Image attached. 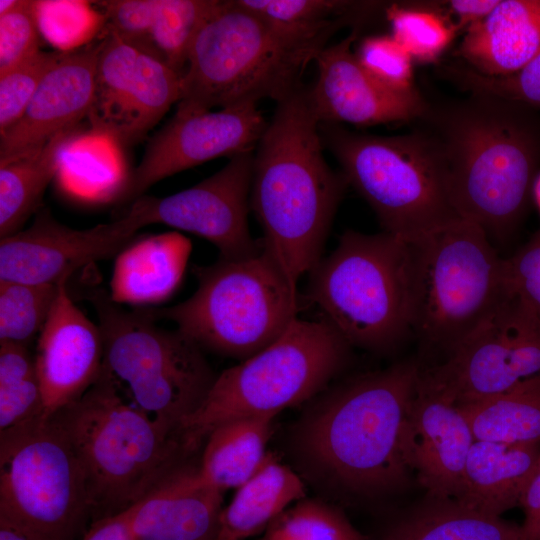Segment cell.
I'll use <instances>...</instances> for the list:
<instances>
[{
  "mask_svg": "<svg viewBox=\"0 0 540 540\" xmlns=\"http://www.w3.org/2000/svg\"><path fill=\"white\" fill-rule=\"evenodd\" d=\"M21 0H0V15L14 10Z\"/></svg>",
  "mask_w": 540,
  "mask_h": 540,
  "instance_id": "cell-49",
  "label": "cell"
},
{
  "mask_svg": "<svg viewBox=\"0 0 540 540\" xmlns=\"http://www.w3.org/2000/svg\"><path fill=\"white\" fill-rule=\"evenodd\" d=\"M40 415L42 392L28 346L0 342V431Z\"/></svg>",
  "mask_w": 540,
  "mask_h": 540,
  "instance_id": "cell-33",
  "label": "cell"
},
{
  "mask_svg": "<svg viewBox=\"0 0 540 540\" xmlns=\"http://www.w3.org/2000/svg\"><path fill=\"white\" fill-rule=\"evenodd\" d=\"M141 50L110 31L99 43L95 93L88 114L95 131L115 139Z\"/></svg>",
  "mask_w": 540,
  "mask_h": 540,
  "instance_id": "cell-31",
  "label": "cell"
},
{
  "mask_svg": "<svg viewBox=\"0 0 540 540\" xmlns=\"http://www.w3.org/2000/svg\"><path fill=\"white\" fill-rule=\"evenodd\" d=\"M59 284L0 281V342L28 346L43 329Z\"/></svg>",
  "mask_w": 540,
  "mask_h": 540,
  "instance_id": "cell-35",
  "label": "cell"
},
{
  "mask_svg": "<svg viewBox=\"0 0 540 540\" xmlns=\"http://www.w3.org/2000/svg\"><path fill=\"white\" fill-rule=\"evenodd\" d=\"M76 127L61 131L36 150L0 161V237L20 230L39 211L44 192L59 167L60 153Z\"/></svg>",
  "mask_w": 540,
  "mask_h": 540,
  "instance_id": "cell-27",
  "label": "cell"
},
{
  "mask_svg": "<svg viewBox=\"0 0 540 540\" xmlns=\"http://www.w3.org/2000/svg\"><path fill=\"white\" fill-rule=\"evenodd\" d=\"M39 32L35 1L21 0L0 15V74L40 51Z\"/></svg>",
  "mask_w": 540,
  "mask_h": 540,
  "instance_id": "cell-42",
  "label": "cell"
},
{
  "mask_svg": "<svg viewBox=\"0 0 540 540\" xmlns=\"http://www.w3.org/2000/svg\"><path fill=\"white\" fill-rule=\"evenodd\" d=\"M98 54L99 44L63 53L40 82L21 118L0 134V161L38 149L88 116Z\"/></svg>",
  "mask_w": 540,
  "mask_h": 540,
  "instance_id": "cell-20",
  "label": "cell"
},
{
  "mask_svg": "<svg viewBox=\"0 0 540 540\" xmlns=\"http://www.w3.org/2000/svg\"><path fill=\"white\" fill-rule=\"evenodd\" d=\"M89 517L83 469L53 418L0 431V525L28 540H76Z\"/></svg>",
  "mask_w": 540,
  "mask_h": 540,
  "instance_id": "cell-12",
  "label": "cell"
},
{
  "mask_svg": "<svg viewBox=\"0 0 540 540\" xmlns=\"http://www.w3.org/2000/svg\"><path fill=\"white\" fill-rule=\"evenodd\" d=\"M532 198L534 199V202L540 214V172H538L533 184Z\"/></svg>",
  "mask_w": 540,
  "mask_h": 540,
  "instance_id": "cell-50",
  "label": "cell"
},
{
  "mask_svg": "<svg viewBox=\"0 0 540 540\" xmlns=\"http://www.w3.org/2000/svg\"><path fill=\"white\" fill-rule=\"evenodd\" d=\"M540 458V443L509 444L475 440L456 500L477 512L501 517L520 505Z\"/></svg>",
  "mask_w": 540,
  "mask_h": 540,
  "instance_id": "cell-24",
  "label": "cell"
},
{
  "mask_svg": "<svg viewBox=\"0 0 540 540\" xmlns=\"http://www.w3.org/2000/svg\"><path fill=\"white\" fill-rule=\"evenodd\" d=\"M35 367L43 417L81 397L99 378L104 364L103 337L74 304L68 281H62L52 311L37 338Z\"/></svg>",
  "mask_w": 540,
  "mask_h": 540,
  "instance_id": "cell-19",
  "label": "cell"
},
{
  "mask_svg": "<svg viewBox=\"0 0 540 540\" xmlns=\"http://www.w3.org/2000/svg\"><path fill=\"white\" fill-rule=\"evenodd\" d=\"M519 506L524 512V521L520 525L521 540H540V458L523 491Z\"/></svg>",
  "mask_w": 540,
  "mask_h": 540,
  "instance_id": "cell-45",
  "label": "cell"
},
{
  "mask_svg": "<svg viewBox=\"0 0 540 540\" xmlns=\"http://www.w3.org/2000/svg\"><path fill=\"white\" fill-rule=\"evenodd\" d=\"M258 540H365L337 507L304 498L277 516Z\"/></svg>",
  "mask_w": 540,
  "mask_h": 540,
  "instance_id": "cell-36",
  "label": "cell"
},
{
  "mask_svg": "<svg viewBox=\"0 0 540 540\" xmlns=\"http://www.w3.org/2000/svg\"><path fill=\"white\" fill-rule=\"evenodd\" d=\"M305 484L272 452L239 488L219 517L216 540H245L262 533L283 511L306 496Z\"/></svg>",
  "mask_w": 540,
  "mask_h": 540,
  "instance_id": "cell-25",
  "label": "cell"
},
{
  "mask_svg": "<svg viewBox=\"0 0 540 540\" xmlns=\"http://www.w3.org/2000/svg\"><path fill=\"white\" fill-rule=\"evenodd\" d=\"M254 153L229 158L228 163L198 184L163 197H147L151 224L161 223L211 242L219 258L238 259L257 252L248 226Z\"/></svg>",
  "mask_w": 540,
  "mask_h": 540,
  "instance_id": "cell-16",
  "label": "cell"
},
{
  "mask_svg": "<svg viewBox=\"0 0 540 540\" xmlns=\"http://www.w3.org/2000/svg\"><path fill=\"white\" fill-rule=\"evenodd\" d=\"M410 243L411 331L448 354L503 297L504 259L482 228L462 218Z\"/></svg>",
  "mask_w": 540,
  "mask_h": 540,
  "instance_id": "cell-11",
  "label": "cell"
},
{
  "mask_svg": "<svg viewBox=\"0 0 540 540\" xmlns=\"http://www.w3.org/2000/svg\"><path fill=\"white\" fill-rule=\"evenodd\" d=\"M540 53V0H499L465 30L456 50L465 66L489 77L516 73Z\"/></svg>",
  "mask_w": 540,
  "mask_h": 540,
  "instance_id": "cell-22",
  "label": "cell"
},
{
  "mask_svg": "<svg viewBox=\"0 0 540 540\" xmlns=\"http://www.w3.org/2000/svg\"><path fill=\"white\" fill-rule=\"evenodd\" d=\"M181 82L182 76L163 59L141 50L115 139L132 144L144 137L171 105L178 103Z\"/></svg>",
  "mask_w": 540,
  "mask_h": 540,
  "instance_id": "cell-30",
  "label": "cell"
},
{
  "mask_svg": "<svg viewBox=\"0 0 540 540\" xmlns=\"http://www.w3.org/2000/svg\"><path fill=\"white\" fill-rule=\"evenodd\" d=\"M420 371L403 361L316 396L294 432L306 472L325 488L355 494L399 486L410 472L401 439Z\"/></svg>",
  "mask_w": 540,
  "mask_h": 540,
  "instance_id": "cell-2",
  "label": "cell"
},
{
  "mask_svg": "<svg viewBox=\"0 0 540 540\" xmlns=\"http://www.w3.org/2000/svg\"><path fill=\"white\" fill-rule=\"evenodd\" d=\"M499 3V0H451L439 2L455 16L457 30H465L486 17Z\"/></svg>",
  "mask_w": 540,
  "mask_h": 540,
  "instance_id": "cell-47",
  "label": "cell"
},
{
  "mask_svg": "<svg viewBox=\"0 0 540 540\" xmlns=\"http://www.w3.org/2000/svg\"><path fill=\"white\" fill-rule=\"evenodd\" d=\"M82 540H137L132 528V506L94 521Z\"/></svg>",
  "mask_w": 540,
  "mask_h": 540,
  "instance_id": "cell-46",
  "label": "cell"
},
{
  "mask_svg": "<svg viewBox=\"0 0 540 540\" xmlns=\"http://www.w3.org/2000/svg\"><path fill=\"white\" fill-rule=\"evenodd\" d=\"M386 16L392 28V37L413 60L421 63L437 60L458 31L454 23L427 9L393 4L387 8Z\"/></svg>",
  "mask_w": 540,
  "mask_h": 540,
  "instance_id": "cell-37",
  "label": "cell"
},
{
  "mask_svg": "<svg viewBox=\"0 0 540 540\" xmlns=\"http://www.w3.org/2000/svg\"><path fill=\"white\" fill-rule=\"evenodd\" d=\"M504 284L509 294L540 318V230L504 259Z\"/></svg>",
  "mask_w": 540,
  "mask_h": 540,
  "instance_id": "cell-44",
  "label": "cell"
},
{
  "mask_svg": "<svg viewBox=\"0 0 540 540\" xmlns=\"http://www.w3.org/2000/svg\"><path fill=\"white\" fill-rule=\"evenodd\" d=\"M222 491L184 465L132 506L137 540H216Z\"/></svg>",
  "mask_w": 540,
  "mask_h": 540,
  "instance_id": "cell-21",
  "label": "cell"
},
{
  "mask_svg": "<svg viewBox=\"0 0 540 540\" xmlns=\"http://www.w3.org/2000/svg\"><path fill=\"white\" fill-rule=\"evenodd\" d=\"M86 293L103 337L104 368L127 384L138 408L180 434L217 377L204 351L179 330L158 326L142 308L124 309L102 288Z\"/></svg>",
  "mask_w": 540,
  "mask_h": 540,
  "instance_id": "cell-10",
  "label": "cell"
},
{
  "mask_svg": "<svg viewBox=\"0 0 540 540\" xmlns=\"http://www.w3.org/2000/svg\"><path fill=\"white\" fill-rule=\"evenodd\" d=\"M351 346L324 319L299 317L270 345L217 375L199 409L180 427L188 454L219 425L278 415L314 399L343 370Z\"/></svg>",
  "mask_w": 540,
  "mask_h": 540,
  "instance_id": "cell-7",
  "label": "cell"
},
{
  "mask_svg": "<svg viewBox=\"0 0 540 540\" xmlns=\"http://www.w3.org/2000/svg\"><path fill=\"white\" fill-rule=\"evenodd\" d=\"M196 291L165 308H142L168 320L203 351L243 361L274 342L296 320L297 284L261 248L238 259L194 265Z\"/></svg>",
  "mask_w": 540,
  "mask_h": 540,
  "instance_id": "cell-6",
  "label": "cell"
},
{
  "mask_svg": "<svg viewBox=\"0 0 540 540\" xmlns=\"http://www.w3.org/2000/svg\"><path fill=\"white\" fill-rule=\"evenodd\" d=\"M530 107L471 93L419 120L442 152L453 207L498 239L521 221L540 165V125Z\"/></svg>",
  "mask_w": 540,
  "mask_h": 540,
  "instance_id": "cell-1",
  "label": "cell"
},
{
  "mask_svg": "<svg viewBox=\"0 0 540 540\" xmlns=\"http://www.w3.org/2000/svg\"><path fill=\"white\" fill-rule=\"evenodd\" d=\"M85 1H35L39 31L61 49H71L93 33L98 21Z\"/></svg>",
  "mask_w": 540,
  "mask_h": 540,
  "instance_id": "cell-41",
  "label": "cell"
},
{
  "mask_svg": "<svg viewBox=\"0 0 540 540\" xmlns=\"http://www.w3.org/2000/svg\"><path fill=\"white\" fill-rule=\"evenodd\" d=\"M257 103L175 115L150 139L124 197L137 200L160 180L206 161L253 152L267 127Z\"/></svg>",
  "mask_w": 540,
  "mask_h": 540,
  "instance_id": "cell-15",
  "label": "cell"
},
{
  "mask_svg": "<svg viewBox=\"0 0 540 540\" xmlns=\"http://www.w3.org/2000/svg\"><path fill=\"white\" fill-rule=\"evenodd\" d=\"M64 52H43L0 74V134L23 115L40 82Z\"/></svg>",
  "mask_w": 540,
  "mask_h": 540,
  "instance_id": "cell-39",
  "label": "cell"
},
{
  "mask_svg": "<svg viewBox=\"0 0 540 540\" xmlns=\"http://www.w3.org/2000/svg\"><path fill=\"white\" fill-rule=\"evenodd\" d=\"M347 185L324 158L319 121L299 88L277 103L256 147L249 199L265 249L294 283L321 260Z\"/></svg>",
  "mask_w": 540,
  "mask_h": 540,
  "instance_id": "cell-3",
  "label": "cell"
},
{
  "mask_svg": "<svg viewBox=\"0 0 540 540\" xmlns=\"http://www.w3.org/2000/svg\"><path fill=\"white\" fill-rule=\"evenodd\" d=\"M475 440L460 407L428 384L420 371L401 449L407 468L415 471L431 499L456 500Z\"/></svg>",
  "mask_w": 540,
  "mask_h": 540,
  "instance_id": "cell-18",
  "label": "cell"
},
{
  "mask_svg": "<svg viewBox=\"0 0 540 540\" xmlns=\"http://www.w3.org/2000/svg\"><path fill=\"white\" fill-rule=\"evenodd\" d=\"M459 407L476 440L540 443V374L505 392Z\"/></svg>",
  "mask_w": 540,
  "mask_h": 540,
  "instance_id": "cell-29",
  "label": "cell"
},
{
  "mask_svg": "<svg viewBox=\"0 0 540 540\" xmlns=\"http://www.w3.org/2000/svg\"><path fill=\"white\" fill-rule=\"evenodd\" d=\"M339 30L303 32L278 27L222 1L191 47L176 113L191 114L257 103H277L300 87L307 65Z\"/></svg>",
  "mask_w": 540,
  "mask_h": 540,
  "instance_id": "cell-4",
  "label": "cell"
},
{
  "mask_svg": "<svg viewBox=\"0 0 540 540\" xmlns=\"http://www.w3.org/2000/svg\"><path fill=\"white\" fill-rule=\"evenodd\" d=\"M51 418L80 461L95 521L139 502L190 456L178 432L124 401L104 366L81 397Z\"/></svg>",
  "mask_w": 540,
  "mask_h": 540,
  "instance_id": "cell-5",
  "label": "cell"
},
{
  "mask_svg": "<svg viewBox=\"0 0 540 540\" xmlns=\"http://www.w3.org/2000/svg\"><path fill=\"white\" fill-rule=\"evenodd\" d=\"M160 3L161 0L100 2L104 8L108 31L153 55L156 54L151 44V32Z\"/></svg>",
  "mask_w": 540,
  "mask_h": 540,
  "instance_id": "cell-43",
  "label": "cell"
},
{
  "mask_svg": "<svg viewBox=\"0 0 540 540\" xmlns=\"http://www.w3.org/2000/svg\"><path fill=\"white\" fill-rule=\"evenodd\" d=\"M355 55L362 67L384 86L398 92L415 89L413 59L392 36L364 38Z\"/></svg>",
  "mask_w": 540,
  "mask_h": 540,
  "instance_id": "cell-40",
  "label": "cell"
},
{
  "mask_svg": "<svg viewBox=\"0 0 540 540\" xmlns=\"http://www.w3.org/2000/svg\"><path fill=\"white\" fill-rule=\"evenodd\" d=\"M0 540H28L15 530L0 525Z\"/></svg>",
  "mask_w": 540,
  "mask_h": 540,
  "instance_id": "cell-48",
  "label": "cell"
},
{
  "mask_svg": "<svg viewBox=\"0 0 540 540\" xmlns=\"http://www.w3.org/2000/svg\"><path fill=\"white\" fill-rule=\"evenodd\" d=\"M342 174L372 207L384 232L413 242L460 218L439 145L426 131L397 136L351 132L319 123Z\"/></svg>",
  "mask_w": 540,
  "mask_h": 540,
  "instance_id": "cell-9",
  "label": "cell"
},
{
  "mask_svg": "<svg viewBox=\"0 0 540 540\" xmlns=\"http://www.w3.org/2000/svg\"><path fill=\"white\" fill-rule=\"evenodd\" d=\"M151 224L146 197L111 223L73 229L58 222L48 209H40L24 230L0 239V281L59 284L77 270L96 261L115 258Z\"/></svg>",
  "mask_w": 540,
  "mask_h": 540,
  "instance_id": "cell-14",
  "label": "cell"
},
{
  "mask_svg": "<svg viewBox=\"0 0 540 540\" xmlns=\"http://www.w3.org/2000/svg\"><path fill=\"white\" fill-rule=\"evenodd\" d=\"M443 74L468 92L496 96L540 109V53L520 71L501 77H489L467 66H446Z\"/></svg>",
  "mask_w": 540,
  "mask_h": 540,
  "instance_id": "cell-38",
  "label": "cell"
},
{
  "mask_svg": "<svg viewBox=\"0 0 540 540\" xmlns=\"http://www.w3.org/2000/svg\"><path fill=\"white\" fill-rule=\"evenodd\" d=\"M309 274V300L351 347L384 351L411 331L410 242L347 230Z\"/></svg>",
  "mask_w": 540,
  "mask_h": 540,
  "instance_id": "cell-8",
  "label": "cell"
},
{
  "mask_svg": "<svg viewBox=\"0 0 540 540\" xmlns=\"http://www.w3.org/2000/svg\"><path fill=\"white\" fill-rule=\"evenodd\" d=\"M221 4L218 0H161L151 32L155 54L183 76L196 36Z\"/></svg>",
  "mask_w": 540,
  "mask_h": 540,
  "instance_id": "cell-32",
  "label": "cell"
},
{
  "mask_svg": "<svg viewBox=\"0 0 540 540\" xmlns=\"http://www.w3.org/2000/svg\"><path fill=\"white\" fill-rule=\"evenodd\" d=\"M381 540H521L520 525L454 500L431 499L393 523Z\"/></svg>",
  "mask_w": 540,
  "mask_h": 540,
  "instance_id": "cell-28",
  "label": "cell"
},
{
  "mask_svg": "<svg viewBox=\"0 0 540 540\" xmlns=\"http://www.w3.org/2000/svg\"><path fill=\"white\" fill-rule=\"evenodd\" d=\"M540 374V318L506 289L493 310L421 377L457 406Z\"/></svg>",
  "mask_w": 540,
  "mask_h": 540,
  "instance_id": "cell-13",
  "label": "cell"
},
{
  "mask_svg": "<svg viewBox=\"0 0 540 540\" xmlns=\"http://www.w3.org/2000/svg\"><path fill=\"white\" fill-rule=\"evenodd\" d=\"M191 250L176 230L134 238L115 257L110 298L140 308L165 302L178 290Z\"/></svg>",
  "mask_w": 540,
  "mask_h": 540,
  "instance_id": "cell-23",
  "label": "cell"
},
{
  "mask_svg": "<svg viewBox=\"0 0 540 540\" xmlns=\"http://www.w3.org/2000/svg\"><path fill=\"white\" fill-rule=\"evenodd\" d=\"M356 38L357 29L314 60L318 77L307 98L319 123L369 126L421 118L428 104L419 92L394 91L370 75L351 51Z\"/></svg>",
  "mask_w": 540,
  "mask_h": 540,
  "instance_id": "cell-17",
  "label": "cell"
},
{
  "mask_svg": "<svg viewBox=\"0 0 540 540\" xmlns=\"http://www.w3.org/2000/svg\"><path fill=\"white\" fill-rule=\"evenodd\" d=\"M276 416L237 418L213 429L203 444L201 477L222 492L244 484L267 455Z\"/></svg>",
  "mask_w": 540,
  "mask_h": 540,
  "instance_id": "cell-26",
  "label": "cell"
},
{
  "mask_svg": "<svg viewBox=\"0 0 540 540\" xmlns=\"http://www.w3.org/2000/svg\"><path fill=\"white\" fill-rule=\"evenodd\" d=\"M242 9L268 23L314 32L344 27L366 13L368 3L339 0H234Z\"/></svg>",
  "mask_w": 540,
  "mask_h": 540,
  "instance_id": "cell-34",
  "label": "cell"
}]
</instances>
